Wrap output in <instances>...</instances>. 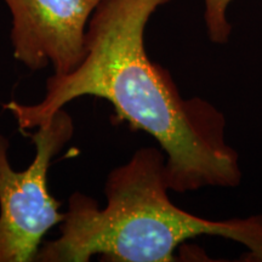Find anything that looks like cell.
<instances>
[{"mask_svg": "<svg viewBox=\"0 0 262 262\" xmlns=\"http://www.w3.org/2000/svg\"><path fill=\"white\" fill-rule=\"evenodd\" d=\"M234 0H204V22L209 38L214 44H227L232 26L227 18V10Z\"/></svg>", "mask_w": 262, "mask_h": 262, "instance_id": "5b68a950", "label": "cell"}, {"mask_svg": "<svg viewBox=\"0 0 262 262\" xmlns=\"http://www.w3.org/2000/svg\"><path fill=\"white\" fill-rule=\"evenodd\" d=\"M169 191L163 150L137 149L108 173L104 208L81 192L70 196L60 235L41 244L35 261L171 262L185 242L203 235L244 245L262 261V215L209 220L173 204Z\"/></svg>", "mask_w": 262, "mask_h": 262, "instance_id": "7a4b0ae2", "label": "cell"}, {"mask_svg": "<svg viewBox=\"0 0 262 262\" xmlns=\"http://www.w3.org/2000/svg\"><path fill=\"white\" fill-rule=\"evenodd\" d=\"M35 129L34 158L22 171L11 166L10 142L0 134V262L35 261L42 239L64 217L49 191V170L74 135L73 119L61 108Z\"/></svg>", "mask_w": 262, "mask_h": 262, "instance_id": "3957f363", "label": "cell"}, {"mask_svg": "<svg viewBox=\"0 0 262 262\" xmlns=\"http://www.w3.org/2000/svg\"><path fill=\"white\" fill-rule=\"evenodd\" d=\"M172 0H101L85 35V57L71 74L47 80L38 103L3 104L21 130L40 126L75 98H103L113 122L147 133L165 155L170 191L233 188L239 156L226 140V118L201 97L181 96L165 68L150 60L145 31L150 16Z\"/></svg>", "mask_w": 262, "mask_h": 262, "instance_id": "6da1fadb", "label": "cell"}, {"mask_svg": "<svg viewBox=\"0 0 262 262\" xmlns=\"http://www.w3.org/2000/svg\"><path fill=\"white\" fill-rule=\"evenodd\" d=\"M12 16L14 56L31 71L51 64L63 77L85 57V35L101 0H4Z\"/></svg>", "mask_w": 262, "mask_h": 262, "instance_id": "277c9868", "label": "cell"}]
</instances>
